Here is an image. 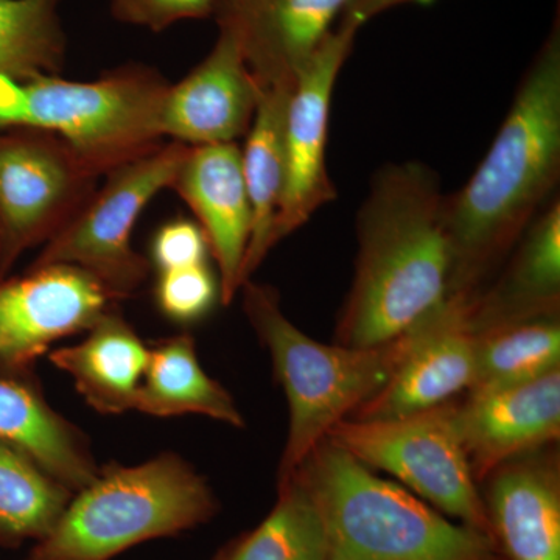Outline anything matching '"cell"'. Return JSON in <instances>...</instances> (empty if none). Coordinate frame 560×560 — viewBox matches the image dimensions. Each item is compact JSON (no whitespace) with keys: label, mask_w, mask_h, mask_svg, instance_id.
Wrapping results in <instances>:
<instances>
[{"label":"cell","mask_w":560,"mask_h":560,"mask_svg":"<svg viewBox=\"0 0 560 560\" xmlns=\"http://www.w3.org/2000/svg\"><path fill=\"white\" fill-rule=\"evenodd\" d=\"M560 178V18L552 22L510 113L474 176L445 195L448 294L477 296L482 280L550 205Z\"/></svg>","instance_id":"cell-1"},{"label":"cell","mask_w":560,"mask_h":560,"mask_svg":"<svg viewBox=\"0 0 560 560\" xmlns=\"http://www.w3.org/2000/svg\"><path fill=\"white\" fill-rule=\"evenodd\" d=\"M436 173L420 162L386 165L357 215L355 279L338 342L374 348L396 340L448 296L452 250Z\"/></svg>","instance_id":"cell-2"},{"label":"cell","mask_w":560,"mask_h":560,"mask_svg":"<svg viewBox=\"0 0 560 560\" xmlns=\"http://www.w3.org/2000/svg\"><path fill=\"white\" fill-rule=\"evenodd\" d=\"M300 470L323 512L330 560H500L492 536L448 521L329 440Z\"/></svg>","instance_id":"cell-3"},{"label":"cell","mask_w":560,"mask_h":560,"mask_svg":"<svg viewBox=\"0 0 560 560\" xmlns=\"http://www.w3.org/2000/svg\"><path fill=\"white\" fill-rule=\"evenodd\" d=\"M241 291L246 318L270 350L276 377L289 401V436L280 458L279 485L304 466L337 423L389 381L407 337L401 334L374 348L323 345L287 318L271 287L248 280Z\"/></svg>","instance_id":"cell-4"},{"label":"cell","mask_w":560,"mask_h":560,"mask_svg":"<svg viewBox=\"0 0 560 560\" xmlns=\"http://www.w3.org/2000/svg\"><path fill=\"white\" fill-rule=\"evenodd\" d=\"M168 86L143 65L120 66L94 81L0 77V128L51 132L95 175L106 176L164 143L161 109Z\"/></svg>","instance_id":"cell-5"},{"label":"cell","mask_w":560,"mask_h":560,"mask_svg":"<svg viewBox=\"0 0 560 560\" xmlns=\"http://www.w3.org/2000/svg\"><path fill=\"white\" fill-rule=\"evenodd\" d=\"M217 500L202 475L178 453L136 466L109 464L73 493L31 560H110L143 541L178 536L215 515Z\"/></svg>","instance_id":"cell-6"},{"label":"cell","mask_w":560,"mask_h":560,"mask_svg":"<svg viewBox=\"0 0 560 560\" xmlns=\"http://www.w3.org/2000/svg\"><path fill=\"white\" fill-rule=\"evenodd\" d=\"M327 440L370 469L394 475L434 510L493 537L456 429L453 401L399 418L345 419Z\"/></svg>","instance_id":"cell-7"},{"label":"cell","mask_w":560,"mask_h":560,"mask_svg":"<svg viewBox=\"0 0 560 560\" xmlns=\"http://www.w3.org/2000/svg\"><path fill=\"white\" fill-rule=\"evenodd\" d=\"M190 145L161 143L105 176L88 205L43 246L32 265H72L98 280L117 302L135 296L151 272L132 246V230L160 191L171 189Z\"/></svg>","instance_id":"cell-8"},{"label":"cell","mask_w":560,"mask_h":560,"mask_svg":"<svg viewBox=\"0 0 560 560\" xmlns=\"http://www.w3.org/2000/svg\"><path fill=\"white\" fill-rule=\"evenodd\" d=\"M98 178L58 136L0 128V279L79 215Z\"/></svg>","instance_id":"cell-9"},{"label":"cell","mask_w":560,"mask_h":560,"mask_svg":"<svg viewBox=\"0 0 560 560\" xmlns=\"http://www.w3.org/2000/svg\"><path fill=\"white\" fill-rule=\"evenodd\" d=\"M119 302L72 265H31L0 279V371L35 374L55 342L84 334Z\"/></svg>","instance_id":"cell-10"},{"label":"cell","mask_w":560,"mask_h":560,"mask_svg":"<svg viewBox=\"0 0 560 560\" xmlns=\"http://www.w3.org/2000/svg\"><path fill=\"white\" fill-rule=\"evenodd\" d=\"M359 31L355 21L342 16L294 83L287 110V175L272 231L275 246L337 198L326 165L331 94Z\"/></svg>","instance_id":"cell-11"},{"label":"cell","mask_w":560,"mask_h":560,"mask_svg":"<svg viewBox=\"0 0 560 560\" xmlns=\"http://www.w3.org/2000/svg\"><path fill=\"white\" fill-rule=\"evenodd\" d=\"M470 294H448L405 331L407 346L389 381L348 419H390L440 407L474 382L477 330Z\"/></svg>","instance_id":"cell-12"},{"label":"cell","mask_w":560,"mask_h":560,"mask_svg":"<svg viewBox=\"0 0 560 560\" xmlns=\"http://www.w3.org/2000/svg\"><path fill=\"white\" fill-rule=\"evenodd\" d=\"M259 86L231 28L220 35L208 57L165 92L162 138L190 147L237 142L256 113Z\"/></svg>","instance_id":"cell-13"},{"label":"cell","mask_w":560,"mask_h":560,"mask_svg":"<svg viewBox=\"0 0 560 560\" xmlns=\"http://www.w3.org/2000/svg\"><path fill=\"white\" fill-rule=\"evenodd\" d=\"M456 429L475 480L560 434V370L521 385L469 393L453 404Z\"/></svg>","instance_id":"cell-14"},{"label":"cell","mask_w":560,"mask_h":560,"mask_svg":"<svg viewBox=\"0 0 560 560\" xmlns=\"http://www.w3.org/2000/svg\"><path fill=\"white\" fill-rule=\"evenodd\" d=\"M172 190L189 206L217 261L221 304L234 301L243 283V265L253 230L242 149L237 142L189 147Z\"/></svg>","instance_id":"cell-15"},{"label":"cell","mask_w":560,"mask_h":560,"mask_svg":"<svg viewBox=\"0 0 560 560\" xmlns=\"http://www.w3.org/2000/svg\"><path fill=\"white\" fill-rule=\"evenodd\" d=\"M353 0H224L219 25L241 43L257 86L294 84Z\"/></svg>","instance_id":"cell-16"},{"label":"cell","mask_w":560,"mask_h":560,"mask_svg":"<svg viewBox=\"0 0 560 560\" xmlns=\"http://www.w3.org/2000/svg\"><path fill=\"white\" fill-rule=\"evenodd\" d=\"M488 510L493 537L511 560H560L558 464L528 453L490 475Z\"/></svg>","instance_id":"cell-17"},{"label":"cell","mask_w":560,"mask_h":560,"mask_svg":"<svg viewBox=\"0 0 560 560\" xmlns=\"http://www.w3.org/2000/svg\"><path fill=\"white\" fill-rule=\"evenodd\" d=\"M0 440L27 453L73 493L101 471L86 434L51 408L35 374L0 371Z\"/></svg>","instance_id":"cell-18"},{"label":"cell","mask_w":560,"mask_h":560,"mask_svg":"<svg viewBox=\"0 0 560 560\" xmlns=\"http://www.w3.org/2000/svg\"><path fill=\"white\" fill-rule=\"evenodd\" d=\"M147 346L121 315L110 308L77 345L51 349L47 357L72 378L83 400L98 415L136 411L140 383L149 363Z\"/></svg>","instance_id":"cell-19"},{"label":"cell","mask_w":560,"mask_h":560,"mask_svg":"<svg viewBox=\"0 0 560 560\" xmlns=\"http://www.w3.org/2000/svg\"><path fill=\"white\" fill-rule=\"evenodd\" d=\"M560 300V201L552 198L518 241L510 268L493 289L474 300V327L558 315Z\"/></svg>","instance_id":"cell-20"},{"label":"cell","mask_w":560,"mask_h":560,"mask_svg":"<svg viewBox=\"0 0 560 560\" xmlns=\"http://www.w3.org/2000/svg\"><path fill=\"white\" fill-rule=\"evenodd\" d=\"M294 84L259 88L256 113L242 149L243 175L253 208V230L243 265L248 282L272 245L287 175V110Z\"/></svg>","instance_id":"cell-21"},{"label":"cell","mask_w":560,"mask_h":560,"mask_svg":"<svg viewBox=\"0 0 560 560\" xmlns=\"http://www.w3.org/2000/svg\"><path fill=\"white\" fill-rule=\"evenodd\" d=\"M136 411L153 418L206 416L243 429L245 419L234 397L202 370L190 334H176L150 346Z\"/></svg>","instance_id":"cell-22"},{"label":"cell","mask_w":560,"mask_h":560,"mask_svg":"<svg viewBox=\"0 0 560 560\" xmlns=\"http://www.w3.org/2000/svg\"><path fill=\"white\" fill-rule=\"evenodd\" d=\"M278 492L267 518L215 560H330L326 522L302 471Z\"/></svg>","instance_id":"cell-23"},{"label":"cell","mask_w":560,"mask_h":560,"mask_svg":"<svg viewBox=\"0 0 560 560\" xmlns=\"http://www.w3.org/2000/svg\"><path fill=\"white\" fill-rule=\"evenodd\" d=\"M558 315L501 324L477 331V359L469 393L521 385L559 370Z\"/></svg>","instance_id":"cell-24"},{"label":"cell","mask_w":560,"mask_h":560,"mask_svg":"<svg viewBox=\"0 0 560 560\" xmlns=\"http://www.w3.org/2000/svg\"><path fill=\"white\" fill-rule=\"evenodd\" d=\"M73 492L27 453L0 440V545L16 548L49 536Z\"/></svg>","instance_id":"cell-25"},{"label":"cell","mask_w":560,"mask_h":560,"mask_svg":"<svg viewBox=\"0 0 560 560\" xmlns=\"http://www.w3.org/2000/svg\"><path fill=\"white\" fill-rule=\"evenodd\" d=\"M61 0H0V77L60 75L66 35Z\"/></svg>","instance_id":"cell-26"},{"label":"cell","mask_w":560,"mask_h":560,"mask_svg":"<svg viewBox=\"0 0 560 560\" xmlns=\"http://www.w3.org/2000/svg\"><path fill=\"white\" fill-rule=\"evenodd\" d=\"M153 294L158 312L165 319L180 327L195 326L221 302L219 275L209 264L160 271Z\"/></svg>","instance_id":"cell-27"},{"label":"cell","mask_w":560,"mask_h":560,"mask_svg":"<svg viewBox=\"0 0 560 560\" xmlns=\"http://www.w3.org/2000/svg\"><path fill=\"white\" fill-rule=\"evenodd\" d=\"M210 248L197 221L175 219L162 224L150 243L151 270L168 271L209 264Z\"/></svg>","instance_id":"cell-28"},{"label":"cell","mask_w":560,"mask_h":560,"mask_svg":"<svg viewBox=\"0 0 560 560\" xmlns=\"http://www.w3.org/2000/svg\"><path fill=\"white\" fill-rule=\"evenodd\" d=\"M224 0H113L117 20L151 31H164L184 20L217 14Z\"/></svg>","instance_id":"cell-29"},{"label":"cell","mask_w":560,"mask_h":560,"mask_svg":"<svg viewBox=\"0 0 560 560\" xmlns=\"http://www.w3.org/2000/svg\"><path fill=\"white\" fill-rule=\"evenodd\" d=\"M431 0H353L349 9L345 11L342 16L350 18L357 24L364 25L372 18L385 13L386 10L394 7L404 5V3H429Z\"/></svg>","instance_id":"cell-30"},{"label":"cell","mask_w":560,"mask_h":560,"mask_svg":"<svg viewBox=\"0 0 560 560\" xmlns=\"http://www.w3.org/2000/svg\"><path fill=\"white\" fill-rule=\"evenodd\" d=\"M25 560H31V559H25Z\"/></svg>","instance_id":"cell-31"}]
</instances>
